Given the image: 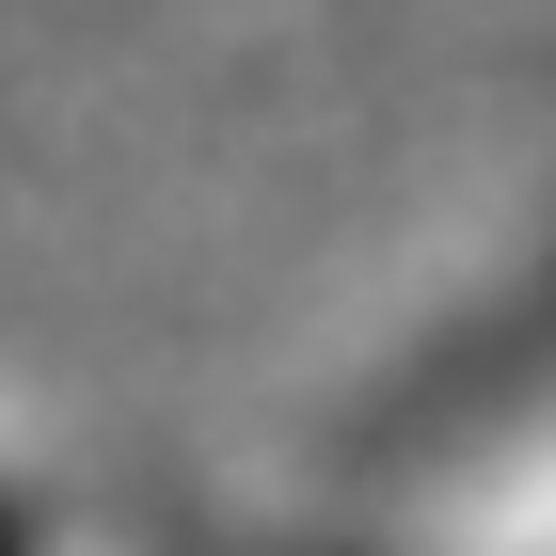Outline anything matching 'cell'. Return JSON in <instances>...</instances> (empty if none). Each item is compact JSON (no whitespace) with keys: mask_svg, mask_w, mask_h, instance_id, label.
Returning <instances> with one entry per match:
<instances>
[{"mask_svg":"<svg viewBox=\"0 0 556 556\" xmlns=\"http://www.w3.org/2000/svg\"><path fill=\"white\" fill-rule=\"evenodd\" d=\"M0 556H16V541H0Z\"/></svg>","mask_w":556,"mask_h":556,"instance_id":"cell-1","label":"cell"}]
</instances>
